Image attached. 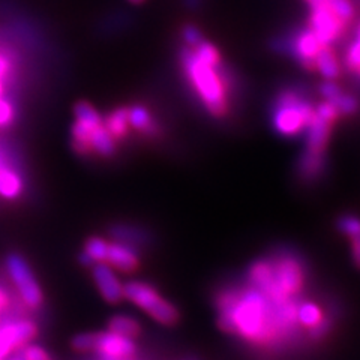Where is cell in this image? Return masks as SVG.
<instances>
[{
    "instance_id": "9c48e42d",
    "label": "cell",
    "mask_w": 360,
    "mask_h": 360,
    "mask_svg": "<svg viewBox=\"0 0 360 360\" xmlns=\"http://www.w3.org/2000/svg\"><path fill=\"white\" fill-rule=\"evenodd\" d=\"M319 95L323 101L330 103L340 112L341 117L354 116L360 110L359 99L354 95L348 94L341 84L336 83V80H324L320 83Z\"/></svg>"
},
{
    "instance_id": "ba28073f",
    "label": "cell",
    "mask_w": 360,
    "mask_h": 360,
    "mask_svg": "<svg viewBox=\"0 0 360 360\" xmlns=\"http://www.w3.org/2000/svg\"><path fill=\"white\" fill-rule=\"evenodd\" d=\"M328 167V153L303 148L296 164V176L302 184L312 185L324 177Z\"/></svg>"
},
{
    "instance_id": "d6a6232c",
    "label": "cell",
    "mask_w": 360,
    "mask_h": 360,
    "mask_svg": "<svg viewBox=\"0 0 360 360\" xmlns=\"http://www.w3.org/2000/svg\"><path fill=\"white\" fill-rule=\"evenodd\" d=\"M129 4H132V5H141V4H144L146 0H128Z\"/></svg>"
},
{
    "instance_id": "83f0119b",
    "label": "cell",
    "mask_w": 360,
    "mask_h": 360,
    "mask_svg": "<svg viewBox=\"0 0 360 360\" xmlns=\"http://www.w3.org/2000/svg\"><path fill=\"white\" fill-rule=\"evenodd\" d=\"M180 37H182L186 47H195L198 42L205 39V35H202L200 27L193 25V22H186V25L182 26V29H180Z\"/></svg>"
},
{
    "instance_id": "f1b7e54d",
    "label": "cell",
    "mask_w": 360,
    "mask_h": 360,
    "mask_svg": "<svg viewBox=\"0 0 360 360\" xmlns=\"http://www.w3.org/2000/svg\"><path fill=\"white\" fill-rule=\"evenodd\" d=\"M17 111L14 104L9 99L2 98L0 99V129L9 128L15 122Z\"/></svg>"
},
{
    "instance_id": "836d02e7",
    "label": "cell",
    "mask_w": 360,
    "mask_h": 360,
    "mask_svg": "<svg viewBox=\"0 0 360 360\" xmlns=\"http://www.w3.org/2000/svg\"><path fill=\"white\" fill-rule=\"evenodd\" d=\"M4 360H5V359H4Z\"/></svg>"
},
{
    "instance_id": "d4e9b609",
    "label": "cell",
    "mask_w": 360,
    "mask_h": 360,
    "mask_svg": "<svg viewBox=\"0 0 360 360\" xmlns=\"http://www.w3.org/2000/svg\"><path fill=\"white\" fill-rule=\"evenodd\" d=\"M328 4L332 8L333 13L340 17L347 26L352 25L356 17L354 5L352 0H328Z\"/></svg>"
},
{
    "instance_id": "1f68e13d",
    "label": "cell",
    "mask_w": 360,
    "mask_h": 360,
    "mask_svg": "<svg viewBox=\"0 0 360 360\" xmlns=\"http://www.w3.org/2000/svg\"><path fill=\"white\" fill-rule=\"evenodd\" d=\"M6 360H22V357L15 352V354H13L11 357L8 356V357H6Z\"/></svg>"
},
{
    "instance_id": "f546056e",
    "label": "cell",
    "mask_w": 360,
    "mask_h": 360,
    "mask_svg": "<svg viewBox=\"0 0 360 360\" xmlns=\"http://www.w3.org/2000/svg\"><path fill=\"white\" fill-rule=\"evenodd\" d=\"M352 243V257H353V262L354 264L360 269V236L359 238L350 239Z\"/></svg>"
},
{
    "instance_id": "d6986e66",
    "label": "cell",
    "mask_w": 360,
    "mask_h": 360,
    "mask_svg": "<svg viewBox=\"0 0 360 360\" xmlns=\"http://www.w3.org/2000/svg\"><path fill=\"white\" fill-rule=\"evenodd\" d=\"M324 319L326 315L323 309L315 302L305 299L297 308V320L302 328L307 330L315 328V326H319Z\"/></svg>"
},
{
    "instance_id": "8992f818",
    "label": "cell",
    "mask_w": 360,
    "mask_h": 360,
    "mask_svg": "<svg viewBox=\"0 0 360 360\" xmlns=\"http://www.w3.org/2000/svg\"><path fill=\"white\" fill-rule=\"evenodd\" d=\"M308 8L307 25L324 45H335L347 35L348 26L333 13L328 0Z\"/></svg>"
},
{
    "instance_id": "4316f807",
    "label": "cell",
    "mask_w": 360,
    "mask_h": 360,
    "mask_svg": "<svg viewBox=\"0 0 360 360\" xmlns=\"http://www.w3.org/2000/svg\"><path fill=\"white\" fill-rule=\"evenodd\" d=\"M17 353L22 357V360H54L51 353L45 350L39 344L29 342L17 350Z\"/></svg>"
},
{
    "instance_id": "cb8c5ba5",
    "label": "cell",
    "mask_w": 360,
    "mask_h": 360,
    "mask_svg": "<svg viewBox=\"0 0 360 360\" xmlns=\"http://www.w3.org/2000/svg\"><path fill=\"white\" fill-rule=\"evenodd\" d=\"M336 229L348 239H354L360 236V218L353 213H345L336 219Z\"/></svg>"
},
{
    "instance_id": "3957f363",
    "label": "cell",
    "mask_w": 360,
    "mask_h": 360,
    "mask_svg": "<svg viewBox=\"0 0 360 360\" xmlns=\"http://www.w3.org/2000/svg\"><path fill=\"white\" fill-rule=\"evenodd\" d=\"M323 47L324 44L308 25L290 29L270 42V49L275 53L295 60L302 70L308 72H315V58Z\"/></svg>"
},
{
    "instance_id": "8fae6325",
    "label": "cell",
    "mask_w": 360,
    "mask_h": 360,
    "mask_svg": "<svg viewBox=\"0 0 360 360\" xmlns=\"http://www.w3.org/2000/svg\"><path fill=\"white\" fill-rule=\"evenodd\" d=\"M112 269L123 274H132L140 267V255L132 245L123 242H110L107 262Z\"/></svg>"
},
{
    "instance_id": "7c38bea8",
    "label": "cell",
    "mask_w": 360,
    "mask_h": 360,
    "mask_svg": "<svg viewBox=\"0 0 360 360\" xmlns=\"http://www.w3.org/2000/svg\"><path fill=\"white\" fill-rule=\"evenodd\" d=\"M128 120L131 129L144 135V137L153 139L160 132L153 112L146 104L135 103L128 105Z\"/></svg>"
},
{
    "instance_id": "277c9868",
    "label": "cell",
    "mask_w": 360,
    "mask_h": 360,
    "mask_svg": "<svg viewBox=\"0 0 360 360\" xmlns=\"http://www.w3.org/2000/svg\"><path fill=\"white\" fill-rule=\"evenodd\" d=\"M123 296L162 326H174L180 320L179 309L173 303L164 299L160 291L144 281H128L123 284Z\"/></svg>"
},
{
    "instance_id": "ffe728a7",
    "label": "cell",
    "mask_w": 360,
    "mask_h": 360,
    "mask_svg": "<svg viewBox=\"0 0 360 360\" xmlns=\"http://www.w3.org/2000/svg\"><path fill=\"white\" fill-rule=\"evenodd\" d=\"M74 117L75 122L84 123V125L92 128H96L104 123L103 115L92 104L87 103V101H78L74 105Z\"/></svg>"
},
{
    "instance_id": "4fadbf2b",
    "label": "cell",
    "mask_w": 360,
    "mask_h": 360,
    "mask_svg": "<svg viewBox=\"0 0 360 360\" xmlns=\"http://www.w3.org/2000/svg\"><path fill=\"white\" fill-rule=\"evenodd\" d=\"M25 193V182L17 168L11 164L0 167V197L14 201Z\"/></svg>"
},
{
    "instance_id": "7a4b0ae2",
    "label": "cell",
    "mask_w": 360,
    "mask_h": 360,
    "mask_svg": "<svg viewBox=\"0 0 360 360\" xmlns=\"http://www.w3.org/2000/svg\"><path fill=\"white\" fill-rule=\"evenodd\" d=\"M315 104L307 86L295 83L279 87L270 103V125L284 139L300 137L314 117Z\"/></svg>"
},
{
    "instance_id": "6da1fadb",
    "label": "cell",
    "mask_w": 360,
    "mask_h": 360,
    "mask_svg": "<svg viewBox=\"0 0 360 360\" xmlns=\"http://www.w3.org/2000/svg\"><path fill=\"white\" fill-rule=\"evenodd\" d=\"M180 65L189 86L193 87V92L209 115L215 119L227 117L234 82L224 63L221 66H212L201 62L193 49L184 45L180 50Z\"/></svg>"
},
{
    "instance_id": "44dd1931",
    "label": "cell",
    "mask_w": 360,
    "mask_h": 360,
    "mask_svg": "<svg viewBox=\"0 0 360 360\" xmlns=\"http://www.w3.org/2000/svg\"><path fill=\"white\" fill-rule=\"evenodd\" d=\"M17 74V54L13 49L0 45V80L8 86L13 83Z\"/></svg>"
},
{
    "instance_id": "7402d4cb",
    "label": "cell",
    "mask_w": 360,
    "mask_h": 360,
    "mask_svg": "<svg viewBox=\"0 0 360 360\" xmlns=\"http://www.w3.org/2000/svg\"><path fill=\"white\" fill-rule=\"evenodd\" d=\"M191 49H193L194 54L201 62H205V63L212 65V66H221L224 63L222 62V54H221L219 49L213 42L207 41L206 38L202 39L201 42H198L195 47H191Z\"/></svg>"
},
{
    "instance_id": "5b68a950",
    "label": "cell",
    "mask_w": 360,
    "mask_h": 360,
    "mask_svg": "<svg viewBox=\"0 0 360 360\" xmlns=\"http://www.w3.org/2000/svg\"><path fill=\"white\" fill-rule=\"evenodd\" d=\"M6 272L17 288L20 300L30 311H38L44 305V292L35 278V274L25 257L18 252H11L5 260Z\"/></svg>"
},
{
    "instance_id": "52a82bcc",
    "label": "cell",
    "mask_w": 360,
    "mask_h": 360,
    "mask_svg": "<svg viewBox=\"0 0 360 360\" xmlns=\"http://www.w3.org/2000/svg\"><path fill=\"white\" fill-rule=\"evenodd\" d=\"M95 353L99 360H129L137 353V344L131 338L110 330L98 332Z\"/></svg>"
},
{
    "instance_id": "5bb4252c",
    "label": "cell",
    "mask_w": 360,
    "mask_h": 360,
    "mask_svg": "<svg viewBox=\"0 0 360 360\" xmlns=\"http://www.w3.org/2000/svg\"><path fill=\"white\" fill-rule=\"evenodd\" d=\"M315 72H319L324 80H336L342 72V63L338 58L333 45H324L315 58Z\"/></svg>"
},
{
    "instance_id": "ac0fdd59",
    "label": "cell",
    "mask_w": 360,
    "mask_h": 360,
    "mask_svg": "<svg viewBox=\"0 0 360 360\" xmlns=\"http://www.w3.org/2000/svg\"><path fill=\"white\" fill-rule=\"evenodd\" d=\"M108 330L122 336L135 340L141 335V324L139 320H135L129 315H115L108 320Z\"/></svg>"
},
{
    "instance_id": "30bf717a",
    "label": "cell",
    "mask_w": 360,
    "mask_h": 360,
    "mask_svg": "<svg viewBox=\"0 0 360 360\" xmlns=\"http://www.w3.org/2000/svg\"><path fill=\"white\" fill-rule=\"evenodd\" d=\"M92 276L99 295L110 305H116L122 299H125V296H123V284L117 278L115 269L108 263H96L92 267Z\"/></svg>"
},
{
    "instance_id": "9a60e30c",
    "label": "cell",
    "mask_w": 360,
    "mask_h": 360,
    "mask_svg": "<svg viewBox=\"0 0 360 360\" xmlns=\"http://www.w3.org/2000/svg\"><path fill=\"white\" fill-rule=\"evenodd\" d=\"M104 125L117 143L125 141L132 134L129 120H128V105H120V107L112 108L104 117Z\"/></svg>"
},
{
    "instance_id": "603a6c76",
    "label": "cell",
    "mask_w": 360,
    "mask_h": 360,
    "mask_svg": "<svg viewBox=\"0 0 360 360\" xmlns=\"http://www.w3.org/2000/svg\"><path fill=\"white\" fill-rule=\"evenodd\" d=\"M108 243L101 236H90L86 239L83 251L92 258L95 263H105L108 255Z\"/></svg>"
},
{
    "instance_id": "4dcf8cb0",
    "label": "cell",
    "mask_w": 360,
    "mask_h": 360,
    "mask_svg": "<svg viewBox=\"0 0 360 360\" xmlns=\"http://www.w3.org/2000/svg\"><path fill=\"white\" fill-rule=\"evenodd\" d=\"M78 263H80L83 267H89V269H92L96 263L92 260V258H90L84 251H82L80 254H78Z\"/></svg>"
},
{
    "instance_id": "484cf974",
    "label": "cell",
    "mask_w": 360,
    "mask_h": 360,
    "mask_svg": "<svg viewBox=\"0 0 360 360\" xmlns=\"http://www.w3.org/2000/svg\"><path fill=\"white\" fill-rule=\"evenodd\" d=\"M96 338L98 332H86V333H78L72 338L71 345L75 352L78 353H95L96 348Z\"/></svg>"
},
{
    "instance_id": "e0dca14e",
    "label": "cell",
    "mask_w": 360,
    "mask_h": 360,
    "mask_svg": "<svg viewBox=\"0 0 360 360\" xmlns=\"http://www.w3.org/2000/svg\"><path fill=\"white\" fill-rule=\"evenodd\" d=\"M90 148H92V155L111 158L117 153L119 143L115 140V137H112L103 123V125L96 127L92 132V137H90Z\"/></svg>"
},
{
    "instance_id": "2e32d148",
    "label": "cell",
    "mask_w": 360,
    "mask_h": 360,
    "mask_svg": "<svg viewBox=\"0 0 360 360\" xmlns=\"http://www.w3.org/2000/svg\"><path fill=\"white\" fill-rule=\"evenodd\" d=\"M341 63L348 74L360 82V21L356 25L353 35L345 45Z\"/></svg>"
}]
</instances>
